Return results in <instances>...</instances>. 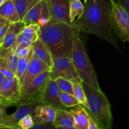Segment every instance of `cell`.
<instances>
[{
    "label": "cell",
    "instance_id": "cell-32",
    "mask_svg": "<svg viewBox=\"0 0 129 129\" xmlns=\"http://www.w3.org/2000/svg\"><path fill=\"white\" fill-rule=\"evenodd\" d=\"M30 129H55V127L53 125L52 123H37Z\"/></svg>",
    "mask_w": 129,
    "mask_h": 129
},
{
    "label": "cell",
    "instance_id": "cell-37",
    "mask_svg": "<svg viewBox=\"0 0 129 129\" xmlns=\"http://www.w3.org/2000/svg\"><path fill=\"white\" fill-rule=\"evenodd\" d=\"M117 2L123 6L129 15V0H117Z\"/></svg>",
    "mask_w": 129,
    "mask_h": 129
},
{
    "label": "cell",
    "instance_id": "cell-13",
    "mask_svg": "<svg viewBox=\"0 0 129 129\" xmlns=\"http://www.w3.org/2000/svg\"><path fill=\"white\" fill-rule=\"evenodd\" d=\"M40 103H34L23 105L17 107V110L10 115H7L5 118L0 121V127L3 126H16L21 118L28 115H33L35 108Z\"/></svg>",
    "mask_w": 129,
    "mask_h": 129
},
{
    "label": "cell",
    "instance_id": "cell-31",
    "mask_svg": "<svg viewBox=\"0 0 129 129\" xmlns=\"http://www.w3.org/2000/svg\"><path fill=\"white\" fill-rule=\"evenodd\" d=\"M40 26L38 24L31 23L30 25H26L25 28L22 31L23 33H36L39 34L40 31Z\"/></svg>",
    "mask_w": 129,
    "mask_h": 129
},
{
    "label": "cell",
    "instance_id": "cell-26",
    "mask_svg": "<svg viewBox=\"0 0 129 129\" xmlns=\"http://www.w3.org/2000/svg\"><path fill=\"white\" fill-rule=\"evenodd\" d=\"M55 81H56L59 90L60 91L74 94L73 84H72V82L71 81L65 79V78H61V77L57 78Z\"/></svg>",
    "mask_w": 129,
    "mask_h": 129
},
{
    "label": "cell",
    "instance_id": "cell-41",
    "mask_svg": "<svg viewBox=\"0 0 129 129\" xmlns=\"http://www.w3.org/2000/svg\"><path fill=\"white\" fill-rule=\"evenodd\" d=\"M7 0H0V6L3 5V4L5 3Z\"/></svg>",
    "mask_w": 129,
    "mask_h": 129
},
{
    "label": "cell",
    "instance_id": "cell-10",
    "mask_svg": "<svg viewBox=\"0 0 129 129\" xmlns=\"http://www.w3.org/2000/svg\"><path fill=\"white\" fill-rule=\"evenodd\" d=\"M46 1L50 21L72 25L69 18V0H46Z\"/></svg>",
    "mask_w": 129,
    "mask_h": 129
},
{
    "label": "cell",
    "instance_id": "cell-21",
    "mask_svg": "<svg viewBox=\"0 0 129 129\" xmlns=\"http://www.w3.org/2000/svg\"><path fill=\"white\" fill-rule=\"evenodd\" d=\"M71 81L72 82L73 88V93L74 95L78 100L81 105L85 107L86 108L88 109L89 106H88V101H87L86 96L85 93H84V88L83 86V81L81 78L79 76L77 77L75 79H73Z\"/></svg>",
    "mask_w": 129,
    "mask_h": 129
},
{
    "label": "cell",
    "instance_id": "cell-42",
    "mask_svg": "<svg viewBox=\"0 0 129 129\" xmlns=\"http://www.w3.org/2000/svg\"><path fill=\"white\" fill-rule=\"evenodd\" d=\"M88 0H84V3H85V4H86L87 3H88Z\"/></svg>",
    "mask_w": 129,
    "mask_h": 129
},
{
    "label": "cell",
    "instance_id": "cell-39",
    "mask_svg": "<svg viewBox=\"0 0 129 129\" xmlns=\"http://www.w3.org/2000/svg\"><path fill=\"white\" fill-rule=\"evenodd\" d=\"M5 77L4 76L3 74L0 72V91H1V86H2V83L3 82L4 79H5Z\"/></svg>",
    "mask_w": 129,
    "mask_h": 129
},
{
    "label": "cell",
    "instance_id": "cell-38",
    "mask_svg": "<svg viewBox=\"0 0 129 129\" xmlns=\"http://www.w3.org/2000/svg\"><path fill=\"white\" fill-rule=\"evenodd\" d=\"M0 129H21L18 125L16 126H3L0 127Z\"/></svg>",
    "mask_w": 129,
    "mask_h": 129
},
{
    "label": "cell",
    "instance_id": "cell-36",
    "mask_svg": "<svg viewBox=\"0 0 129 129\" xmlns=\"http://www.w3.org/2000/svg\"><path fill=\"white\" fill-rule=\"evenodd\" d=\"M0 72L5 77H15V74L7 68H0Z\"/></svg>",
    "mask_w": 129,
    "mask_h": 129
},
{
    "label": "cell",
    "instance_id": "cell-11",
    "mask_svg": "<svg viewBox=\"0 0 129 129\" xmlns=\"http://www.w3.org/2000/svg\"><path fill=\"white\" fill-rule=\"evenodd\" d=\"M39 102L43 105L52 107L56 109H66L60 99V90L55 80L49 79Z\"/></svg>",
    "mask_w": 129,
    "mask_h": 129
},
{
    "label": "cell",
    "instance_id": "cell-20",
    "mask_svg": "<svg viewBox=\"0 0 129 129\" xmlns=\"http://www.w3.org/2000/svg\"><path fill=\"white\" fill-rule=\"evenodd\" d=\"M0 16L5 18L11 23L20 21V17L13 0H7L0 6Z\"/></svg>",
    "mask_w": 129,
    "mask_h": 129
},
{
    "label": "cell",
    "instance_id": "cell-24",
    "mask_svg": "<svg viewBox=\"0 0 129 129\" xmlns=\"http://www.w3.org/2000/svg\"><path fill=\"white\" fill-rule=\"evenodd\" d=\"M33 46L31 49L30 50V53L28 55L25 57L19 58L18 62L17 69H16V73H15V76L20 79L24 74V73L26 71V68H28L29 65V63L31 61V59L33 57Z\"/></svg>",
    "mask_w": 129,
    "mask_h": 129
},
{
    "label": "cell",
    "instance_id": "cell-4",
    "mask_svg": "<svg viewBox=\"0 0 129 129\" xmlns=\"http://www.w3.org/2000/svg\"><path fill=\"white\" fill-rule=\"evenodd\" d=\"M72 59L78 75L82 80L97 90H101L95 71L79 35L74 41Z\"/></svg>",
    "mask_w": 129,
    "mask_h": 129
},
{
    "label": "cell",
    "instance_id": "cell-27",
    "mask_svg": "<svg viewBox=\"0 0 129 129\" xmlns=\"http://www.w3.org/2000/svg\"><path fill=\"white\" fill-rule=\"evenodd\" d=\"M32 45L33 43L30 40H29L28 39H26L25 37H24L21 33L17 37L16 41L15 42V43L13 44V45L10 49L15 53V51L16 48H17V47L21 46L24 47H30Z\"/></svg>",
    "mask_w": 129,
    "mask_h": 129
},
{
    "label": "cell",
    "instance_id": "cell-17",
    "mask_svg": "<svg viewBox=\"0 0 129 129\" xmlns=\"http://www.w3.org/2000/svg\"><path fill=\"white\" fill-rule=\"evenodd\" d=\"M70 111L73 113L74 119V127L77 129H88L89 116L85 108L81 104L71 107Z\"/></svg>",
    "mask_w": 129,
    "mask_h": 129
},
{
    "label": "cell",
    "instance_id": "cell-35",
    "mask_svg": "<svg viewBox=\"0 0 129 129\" xmlns=\"http://www.w3.org/2000/svg\"><path fill=\"white\" fill-rule=\"evenodd\" d=\"M86 112H88V116H89V128H88V129H102L100 128V127L98 125V123L96 122V121L93 119V118L91 117L90 113H89L87 110Z\"/></svg>",
    "mask_w": 129,
    "mask_h": 129
},
{
    "label": "cell",
    "instance_id": "cell-12",
    "mask_svg": "<svg viewBox=\"0 0 129 129\" xmlns=\"http://www.w3.org/2000/svg\"><path fill=\"white\" fill-rule=\"evenodd\" d=\"M50 68L47 65L40 60L32 57L29 63L28 68L23 74L20 80L21 91L34 79L44 73V72L50 71Z\"/></svg>",
    "mask_w": 129,
    "mask_h": 129
},
{
    "label": "cell",
    "instance_id": "cell-29",
    "mask_svg": "<svg viewBox=\"0 0 129 129\" xmlns=\"http://www.w3.org/2000/svg\"><path fill=\"white\" fill-rule=\"evenodd\" d=\"M11 24V21L0 16V42H2Z\"/></svg>",
    "mask_w": 129,
    "mask_h": 129
},
{
    "label": "cell",
    "instance_id": "cell-18",
    "mask_svg": "<svg viewBox=\"0 0 129 129\" xmlns=\"http://www.w3.org/2000/svg\"><path fill=\"white\" fill-rule=\"evenodd\" d=\"M52 124L55 128L58 127H74V119L71 111L66 109H57L55 118Z\"/></svg>",
    "mask_w": 129,
    "mask_h": 129
},
{
    "label": "cell",
    "instance_id": "cell-5",
    "mask_svg": "<svg viewBox=\"0 0 129 129\" xmlns=\"http://www.w3.org/2000/svg\"><path fill=\"white\" fill-rule=\"evenodd\" d=\"M50 79V71L44 72L30 82L21 92L20 99L15 107L34 103H40L42 94Z\"/></svg>",
    "mask_w": 129,
    "mask_h": 129
},
{
    "label": "cell",
    "instance_id": "cell-6",
    "mask_svg": "<svg viewBox=\"0 0 129 129\" xmlns=\"http://www.w3.org/2000/svg\"><path fill=\"white\" fill-rule=\"evenodd\" d=\"M111 23L116 36L123 42H129V15L123 6L111 0Z\"/></svg>",
    "mask_w": 129,
    "mask_h": 129
},
{
    "label": "cell",
    "instance_id": "cell-28",
    "mask_svg": "<svg viewBox=\"0 0 129 129\" xmlns=\"http://www.w3.org/2000/svg\"><path fill=\"white\" fill-rule=\"evenodd\" d=\"M35 123L33 120L32 115H28L21 118L18 123V125L21 129H30L33 127Z\"/></svg>",
    "mask_w": 129,
    "mask_h": 129
},
{
    "label": "cell",
    "instance_id": "cell-43",
    "mask_svg": "<svg viewBox=\"0 0 129 129\" xmlns=\"http://www.w3.org/2000/svg\"><path fill=\"white\" fill-rule=\"evenodd\" d=\"M1 42H0V49H1Z\"/></svg>",
    "mask_w": 129,
    "mask_h": 129
},
{
    "label": "cell",
    "instance_id": "cell-30",
    "mask_svg": "<svg viewBox=\"0 0 129 129\" xmlns=\"http://www.w3.org/2000/svg\"><path fill=\"white\" fill-rule=\"evenodd\" d=\"M31 48H32V45H31L30 47H28L18 46L17 47V48L15 50V54L18 58L25 57H26L29 54Z\"/></svg>",
    "mask_w": 129,
    "mask_h": 129
},
{
    "label": "cell",
    "instance_id": "cell-7",
    "mask_svg": "<svg viewBox=\"0 0 129 129\" xmlns=\"http://www.w3.org/2000/svg\"><path fill=\"white\" fill-rule=\"evenodd\" d=\"M79 76L75 68L72 57H60L53 58V64L50 70V79L65 78L69 81Z\"/></svg>",
    "mask_w": 129,
    "mask_h": 129
},
{
    "label": "cell",
    "instance_id": "cell-33",
    "mask_svg": "<svg viewBox=\"0 0 129 129\" xmlns=\"http://www.w3.org/2000/svg\"><path fill=\"white\" fill-rule=\"evenodd\" d=\"M21 34L23 35L24 37L28 39L31 42L34 44L35 42H36L38 39H39V34H36V33H23L21 32Z\"/></svg>",
    "mask_w": 129,
    "mask_h": 129
},
{
    "label": "cell",
    "instance_id": "cell-19",
    "mask_svg": "<svg viewBox=\"0 0 129 129\" xmlns=\"http://www.w3.org/2000/svg\"><path fill=\"white\" fill-rule=\"evenodd\" d=\"M19 58L10 49H0V68L10 69L15 74Z\"/></svg>",
    "mask_w": 129,
    "mask_h": 129
},
{
    "label": "cell",
    "instance_id": "cell-14",
    "mask_svg": "<svg viewBox=\"0 0 129 129\" xmlns=\"http://www.w3.org/2000/svg\"><path fill=\"white\" fill-rule=\"evenodd\" d=\"M56 108L47 105H39L32 115L35 124L52 123L56 114Z\"/></svg>",
    "mask_w": 129,
    "mask_h": 129
},
{
    "label": "cell",
    "instance_id": "cell-2",
    "mask_svg": "<svg viewBox=\"0 0 129 129\" xmlns=\"http://www.w3.org/2000/svg\"><path fill=\"white\" fill-rule=\"evenodd\" d=\"M79 33L72 25L50 21L40 27L39 35V39L49 49L52 58L72 57L74 41Z\"/></svg>",
    "mask_w": 129,
    "mask_h": 129
},
{
    "label": "cell",
    "instance_id": "cell-8",
    "mask_svg": "<svg viewBox=\"0 0 129 129\" xmlns=\"http://www.w3.org/2000/svg\"><path fill=\"white\" fill-rule=\"evenodd\" d=\"M20 80L15 77H5L0 91V100L7 106L15 107L21 95Z\"/></svg>",
    "mask_w": 129,
    "mask_h": 129
},
{
    "label": "cell",
    "instance_id": "cell-1",
    "mask_svg": "<svg viewBox=\"0 0 129 129\" xmlns=\"http://www.w3.org/2000/svg\"><path fill=\"white\" fill-rule=\"evenodd\" d=\"M111 0H88L84 13L72 23L79 32L92 34L120 49L111 23Z\"/></svg>",
    "mask_w": 129,
    "mask_h": 129
},
{
    "label": "cell",
    "instance_id": "cell-23",
    "mask_svg": "<svg viewBox=\"0 0 129 129\" xmlns=\"http://www.w3.org/2000/svg\"><path fill=\"white\" fill-rule=\"evenodd\" d=\"M85 6L80 0H69V18L73 23L83 16Z\"/></svg>",
    "mask_w": 129,
    "mask_h": 129
},
{
    "label": "cell",
    "instance_id": "cell-22",
    "mask_svg": "<svg viewBox=\"0 0 129 129\" xmlns=\"http://www.w3.org/2000/svg\"><path fill=\"white\" fill-rule=\"evenodd\" d=\"M41 0H13L20 21H22L26 13Z\"/></svg>",
    "mask_w": 129,
    "mask_h": 129
},
{
    "label": "cell",
    "instance_id": "cell-40",
    "mask_svg": "<svg viewBox=\"0 0 129 129\" xmlns=\"http://www.w3.org/2000/svg\"><path fill=\"white\" fill-rule=\"evenodd\" d=\"M55 129H77L75 127H58L55 128Z\"/></svg>",
    "mask_w": 129,
    "mask_h": 129
},
{
    "label": "cell",
    "instance_id": "cell-25",
    "mask_svg": "<svg viewBox=\"0 0 129 129\" xmlns=\"http://www.w3.org/2000/svg\"><path fill=\"white\" fill-rule=\"evenodd\" d=\"M60 99L62 105L65 108H71L74 106L80 104L74 94L60 91Z\"/></svg>",
    "mask_w": 129,
    "mask_h": 129
},
{
    "label": "cell",
    "instance_id": "cell-16",
    "mask_svg": "<svg viewBox=\"0 0 129 129\" xmlns=\"http://www.w3.org/2000/svg\"><path fill=\"white\" fill-rule=\"evenodd\" d=\"M33 57L45 63L50 68L53 64V58L49 49L40 39L33 44Z\"/></svg>",
    "mask_w": 129,
    "mask_h": 129
},
{
    "label": "cell",
    "instance_id": "cell-3",
    "mask_svg": "<svg viewBox=\"0 0 129 129\" xmlns=\"http://www.w3.org/2000/svg\"><path fill=\"white\" fill-rule=\"evenodd\" d=\"M83 86L88 101L90 113L102 129H112L113 117L110 103L107 96L102 90H97L83 81Z\"/></svg>",
    "mask_w": 129,
    "mask_h": 129
},
{
    "label": "cell",
    "instance_id": "cell-15",
    "mask_svg": "<svg viewBox=\"0 0 129 129\" xmlns=\"http://www.w3.org/2000/svg\"><path fill=\"white\" fill-rule=\"evenodd\" d=\"M25 26L26 25L22 21L16 23H11L5 37L1 42V49L5 50L10 49L16 41L18 35L22 32Z\"/></svg>",
    "mask_w": 129,
    "mask_h": 129
},
{
    "label": "cell",
    "instance_id": "cell-9",
    "mask_svg": "<svg viewBox=\"0 0 129 129\" xmlns=\"http://www.w3.org/2000/svg\"><path fill=\"white\" fill-rule=\"evenodd\" d=\"M50 21L49 7L46 0H41L34 6L23 19L25 25L38 24L40 27L46 25Z\"/></svg>",
    "mask_w": 129,
    "mask_h": 129
},
{
    "label": "cell",
    "instance_id": "cell-34",
    "mask_svg": "<svg viewBox=\"0 0 129 129\" xmlns=\"http://www.w3.org/2000/svg\"><path fill=\"white\" fill-rule=\"evenodd\" d=\"M7 108V106L0 100V121L2 120L3 118H5L7 116L6 112Z\"/></svg>",
    "mask_w": 129,
    "mask_h": 129
}]
</instances>
